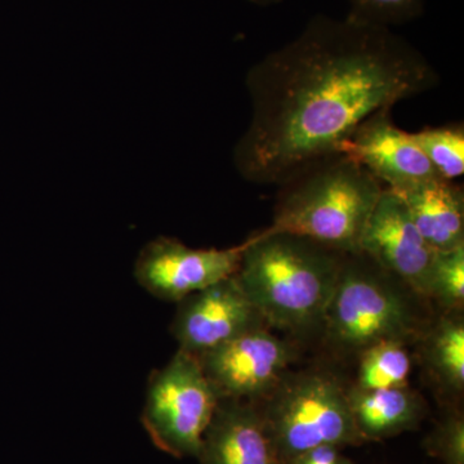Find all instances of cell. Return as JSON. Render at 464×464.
Instances as JSON below:
<instances>
[{"label":"cell","instance_id":"obj_2","mask_svg":"<svg viewBox=\"0 0 464 464\" xmlns=\"http://www.w3.org/2000/svg\"><path fill=\"white\" fill-rule=\"evenodd\" d=\"M346 255L288 232L266 230L244 241L234 275L271 328L322 325Z\"/></svg>","mask_w":464,"mask_h":464},{"label":"cell","instance_id":"obj_20","mask_svg":"<svg viewBox=\"0 0 464 464\" xmlns=\"http://www.w3.org/2000/svg\"><path fill=\"white\" fill-rule=\"evenodd\" d=\"M424 448L442 464H464V418L450 411L427 436Z\"/></svg>","mask_w":464,"mask_h":464},{"label":"cell","instance_id":"obj_1","mask_svg":"<svg viewBox=\"0 0 464 464\" xmlns=\"http://www.w3.org/2000/svg\"><path fill=\"white\" fill-rule=\"evenodd\" d=\"M438 83L431 63L390 27L311 18L246 74L252 109L234 166L248 182L279 186L338 154L371 116Z\"/></svg>","mask_w":464,"mask_h":464},{"label":"cell","instance_id":"obj_22","mask_svg":"<svg viewBox=\"0 0 464 464\" xmlns=\"http://www.w3.org/2000/svg\"><path fill=\"white\" fill-rule=\"evenodd\" d=\"M249 2L258 5H275V3L282 2V0H249Z\"/></svg>","mask_w":464,"mask_h":464},{"label":"cell","instance_id":"obj_23","mask_svg":"<svg viewBox=\"0 0 464 464\" xmlns=\"http://www.w3.org/2000/svg\"><path fill=\"white\" fill-rule=\"evenodd\" d=\"M350 464H353V463H350Z\"/></svg>","mask_w":464,"mask_h":464},{"label":"cell","instance_id":"obj_9","mask_svg":"<svg viewBox=\"0 0 464 464\" xmlns=\"http://www.w3.org/2000/svg\"><path fill=\"white\" fill-rule=\"evenodd\" d=\"M170 332L179 350L198 356L244 333L268 328L235 276L177 302Z\"/></svg>","mask_w":464,"mask_h":464},{"label":"cell","instance_id":"obj_15","mask_svg":"<svg viewBox=\"0 0 464 464\" xmlns=\"http://www.w3.org/2000/svg\"><path fill=\"white\" fill-rule=\"evenodd\" d=\"M422 356L430 375L442 390L462 395L464 322L462 311H448L424 335Z\"/></svg>","mask_w":464,"mask_h":464},{"label":"cell","instance_id":"obj_13","mask_svg":"<svg viewBox=\"0 0 464 464\" xmlns=\"http://www.w3.org/2000/svg\"><path fill=\"white\" fill-rule=\"evenodd\" d=\"M395 194L433 249L447 252L464 246V195L457 183L433 179Z\"/></svg>","mask_w":464,"mask_h":464},{"label":"cell","instance_id":"obj_19","mask_svg":"<svg viewBox=\"0 0 464 464\" xmlns=\"http://www.w3.org/2000/svg\"><path fill=\"white\" fill-rule=\"evenodd\" d=\"M348 17L372 25L390 27L422 14L424 0H347Z\"/></svg>","mask_w":464,"mask_h":464},{"label":"cell","instance_id":"obj_3","mask_svg":"<svg viewBox=\"0 0 464 464\" xmlns=\"http://www.w3.org/2000/svg\"><path fill=\"white\" fill-rule=\"evenodd\" d=\"M268 231L307 237L343 255L360 241L384 186L346 154L304 167L279 185Z\"/></svg>","mask_w":464,"mask_h":464},{"label":"cell","instance_id":"obj_5","mask_svg":"<svg viewBox=\"0 0 464 464\" xmlns=\"http://www.w3.org/2000/svg\"><path fill=\"white\" fill-rule=\"evenodd\" d=\"M259 402L279 464H289L320 445L364 444L353 424L347 392L332 375L286 373Z\"/></svg>","mask_w":464,"mask_h":464},{"label":"cell","instance_id":"obj_8","mask_svg":"<svg viewBox=\"0 0 464 464\" xmlns=\"http://www.w3.org/2000/svg\"><path fill=\"white\" fill-rule=\"evenodd\" d=\"M244 243L227 249H195L173 237H160L143 246L134 277L161 301L179 302L237 274Z\"/></svg>","mask_w":464,"mask_h":464},{"label":"cell","instance_id":"obj_21","mask_svg":"<svg viewBox=\"0 0 464 464\" xmlns=\"http://www.w3.org/2000/svg\"><path fill=\"white\" fill-rule=\"evenodd\" d=\"M350 459L342 456L341 448L335 445H320L310 449L289 464H350Z\"/></svg>","mask_w":464,"mask_h":464},{"label":"cell","instance_id":"obj_12","mask_svg":"<svg viewBox=\"0 0 464 464\" xmlns=\"http://www.w3.org/2000/svg\"><path fill=\"white\" fill-rule=\"evenodd\" d=\"M201 464H279L257 404L219 399L204 432Z\"/></svg>","mask_w":464,"mask_h":464},{"label":"cell","instance_id":"obj_18","mask_svg":"<svg viewBox=\"0 0 464 464\" xmlns=\"http://www.w3.org/2000/svg\"><path fill=\"white\" fill-rule=\"evenodd\" d=\"M424 297L435 299L447 311H462L464 304V246L436 252Z\"/></svg>","mask_w":464,"mask_h":464},{"label":"cell","instance_id":"obj_17","mask_svg":"<svg viewBox=\"0 0 464 464\" xmlns=\"http://www.w3.org/2000/svg\"><path fill=\"white\" fill-rule=\"evenodd\" d=\"M436 174L445 181L454 182L464 174L463 124L427 127L411 133Z\"/></svg>","mask_w":464,"mask_h":464},{"label":"cell","instance_id":"obj_10","mask_svg":"<svg viewBox=\"0 0 464 464\" xmlns=\"http://www.w3.org/2000/svg\"><path fill=\"white\" fill-rule=\"evenodd\" d=\"M436 252L420 235L404 200L384 188L362 232L360 253L424 297Z\"/></svg>","mask_w":464,"mask_h":464},{"label":"cell","instance_id":"obj_16","mask_svg":"<svg viewBox=\"0 0 464 464\" xmlns=\"http://www.w3.org/2000/svg\"><path fill=\"white\" fill-rule=\"evenodd\" d=\"M359 390H384L408 386L411 359L401 342L387 341L365 348L359 353Z\"/></svg>","mask_w":464,"mask_h":464},{"label":"cell","instance_id":"obj_4","mask_svg":"<svg viewBox=\"0 0 464 464\" xmlns=\"http://www.w3.org/2000/svg\"><path fill=\"white\" fill-rule=\"evenodd\" d=\"M399 284L362 253L346 255L322 323L326 341L360 353L381 342L414 338L420 322Z\"/></svg>","mask_w":464,"mask_h":464},{"label":"cell","instance_id":"obj_6","mask_svg":"<svg viewBox=\"0 0 464 464\" xmlns=\"http://www.w3.org/2000/svg\"><path fill=\"white\" fill-rule=\"evenodd\" d=\"M218 396L197 356L179 350L150 375L142 424L155 447L176 458H198Z\"/></svg>","mask_w":464,"mask_h":464},{"label":"cell","instance_id":"obj_7","mask_svg":"<svg viewBox=\"0 0 464 464\" xmlns=\"http://www.w3.org/2000/svg\"><path fill=\"white\" fill-rule=\"evenodd\" d=\"M295 348L267 328L244 333L197 356L218 399L259 402L288 373Z\"/></svg>","mask_w":464,"mask_h":464},{"label":"cell","instance_id":"obj_11","mask_svg":"<svg viewBox=\"0 0 464 464\" xmlns=\"http://www.w3.org/2000/svg\"><path fill=\"white\" fill-rule=\"evenodd\" d=\"M340 152L365 168L393 192H402L430 179H440L411 133L400 130L391 110L378 112L351 134Z\"/></svg>","mask_w":464,"mask_h":464},{"label":"cell","instance_id":"obj_14","mask_svg":"<svg viewBox=\"0 0 464 464\" xmlns=\"http://www.w3.org/2000/svg\"><path fill=\"white\" fill-rule=\"evenodd\" d=\"M353 424L362 439L381 441L417 429L426 415V404L415 391L405 387L347 392Z\"/></svg>","mask_w":464,"mask_h":464}]
</instances>
